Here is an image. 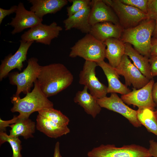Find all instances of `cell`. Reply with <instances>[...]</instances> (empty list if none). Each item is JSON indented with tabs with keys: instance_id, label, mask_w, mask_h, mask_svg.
Wrapping results in <instances>:
<instances>
[{
	"instance_id": "obj_27",
	"label": "cell",
	"mask_w": 157,
	"mask_h": 157,
	"mask_svg": "<svg viewBox=\"0 0 157 157\" xmlns=\"http://www.w3.org/2000/svg\"><path fill=\"white\" fill-rule=\"evenodd\" d=\"M6 142L10 144L13 151L12 157H22L21 154L22 149L21 141L18 137L8 135L6 132H0V145Z\"/></svg>"
},
{
	"instance_id": "obj_2",
	"label": "cell",
	"mask_w": 157,
	"mask_h": 157,
	"mask_svg": "<svg viewBox=\"0 0 157 157\" xmlns=\"http://www.w3.org/2000/svg\"><path fill=\"white\" fill-rule=\"evenodd\" d=\"M13 106L11 111L18 112V115L22 118H29L33 113L42 109L53 108V103L50 101L41 90L37 80L34 83V87L31 92L27 93L24 97L14 94L11 98Z\"/></svg>"
},
{
	"instance_id": "obj_11",
	"label": "cell",
	"mask_w": 157,
	"mask_h": 157,
	"mask_svg": "<svg viewBox=\"0 0 157 157\" xmlns=\"http://www.w3.org/2000/svg\"><path fill=\"white\" fill-rule=\"evenodd\" d=\"M154 83V79L150 80L148 83L141 88H133L129 93L122 95L121 98L128 105H133L138 108H148L154 110L156 105L152 97V90Z\"/></svg>"
},
{
	"instance_id": "obj_21",
	"label": "cell",
	"mask_w": 157,
	"mask_h": 157,
	"mask_svg": "<svg viewBox=\"0 0 157 157\" xmlns=\"http://www.w3.org/2000/svg\"><path fill=\"white\" fill-rule=\"evenodd\" d=\"M84 86L82 91H78L74 98V101L82 107L85 111L94 119L100 112L101 108L97 101V99L88 92Z\"/></svg>"
},
{
	"instance_id": "obj_12",
	"label": "cell",
	"mask_w": 157,
	"mask_h": 157,
	"mask_svg": "<svg viewBox=\"0 0 157 157\" xmlns=\"http://www.w3.org/2000/svg\"><path fill=\"white\" fill-rule=\"evenodd\" d=\"M115 68L119 75L124 76L127 86L132 85L134 88L139 89L145 85L150 81L131 62L125 54L123 56L120 63Z\"/></svg>"
},
{
	"instance_id": "obj_25",
	"label": "cell",
	"mask_w": 157,
	"mask_h": 157,
	"mask_svg": "<svg viewBox=\"0 0 157 157\" xmlns=\"http://www.w3.org/2000/svg\"><path fill=\"white\" fill-rule=\"evenodd\" d=\"M137 117L147 130L157 136V115L155 111L148 108H138Z\"/></svg>"
},
{
	"instance_id": "obj_34",
	"label": "cell",
	"mask_w": 157,
	"mask_h": 157,
	"mask_svg": "<svg viewBox=\"0 0 157 157\" xmlns=\"http://www.w3.org/2000/svg\"><path fill=\"white\" fill-rule=\"evenodd\" d=\"M149 147L148 150L152 157H157V142L153 140L149 141Z\"/></svg>"
},
{
	"instance_id": "obj_1",
	"label": "cell",
	"mask_w": 157,
	"mask_h": 157,
	"mask_svg": "<svg viewBox=\"0 0 157 157\" xmlns=\"http://www.w3.org/2000/svg\"><path fill=\"white\" fill-rule=\"evenodd\" d=\"M73 79V75L64 65L54 63L41 66L37 80L41 90L48 98L67 88Z\"/></svg>"
},
{
	"instance_id": "obj_35",
	"label": "cell",
	"mask_w": 157,
	"mask_h": 157,
	"mask_svg": "<svg viewBox=\"0 0 157 157\" xmlns=\"http://www.w3.org/2000/svg\"><path fill=\"white\" fill-rule=\"evenodd\" d=\"M152 46L151 49L150 57L157 56V40L151 41Z\"/></svg>"
},
{
	"instance_id": "obj_20",
	"label": "cell",
	"mask_w": 157,
	"mask_h": 157,
	"mask_svg": "<svg viewBox=\"0 0 157 157\" xmlns=\"http://www.w3.org/2000/svg\"><path fill=\"white\" fill-rule=\"evenodd\" d=\"M36 120L37 129L49 137L56 138L70 132L67 126L59 125L39 114Z\"/></svg>"
},
{
	"instance_id": "obj_14",
	"label": "cell",
	"mask_w": 157,
	"mask_h": 157,
	"mask_svg": "<svg viewBox=\"0 0 157 157\" xmlns=\"http://www.w3.org/2000/svg\"><path fill=\"white\" fill-rule=\"evenodd\" d=\"M15 13V17L12 18L9 24L14 28L11 32L13 35L26 28H33L42 23L43 21V19L38 17L34 13L26 10L22 3H19Z\"/></svg>"
},
{
	"instance_id": "obj_3",
	"label": "cell",
	"mask_w": 157,
	"mask_h": 157,
	"mask_svg": "<svg viewBox=\"0 0 157 157\" xmlns=\"http://www.w3.org/2000/svg\"><path fill=\"white\" fill-rule=\"evenodd\" d=\"M155 25V20H144L137 26L124 30L120 39L129 43L142 55L149 58L152 46L151 36Z\"/></svg>"
},
{
	"instance_id": "obj_13",
	"label": "cell",
	"mask_w": 157,
	"mask_h": 157,
	"mask_svg": "<svg viewBox=\"0 0 157 157\" xmlns=\"http://www.w3.org/2000/svg\"><path fill=\"white\" fill-rule=\"evenodd\" d=\"M20 46L13 55L10 53L1 60L0 65V81L8 76L10 72L15 69L21 71L23 67V63L26 60L28 49L34 41H20Z\"/></svg>"
},
{
	"instance_id": "obj_17",
	"label": "cell",
	"mask_w": 157,
	"mask_h": 157,
	"mask_svg": "<svg viewBox=\"0 0 157 157\" xmlns=\"http://www.w3.org/2000/svg\"><path fill=\"white\" fill-rule=\"evenodd\" d=\"M124 30L120 25L104 22L92 26L89 33L97 39L104 42L109 38L120 39Z\"/></svg>"
},
{
	"instance_id": "obj_36",
	"label": "cell",
	"mask_w": 157,
	"mask_h": 157,
	"mask_svg": "<svg viewBox=\"0 0 157 157\" xmlns=\"http://www.w3.org/2000/svg\"><path fill=\"white\" fill-rule=\"evenodd\" d=\"M152 94L153 101L157 105V81L153 85Z\"/></svg>"
},
{
	"instance_id": "obj_39",
	"label": "cell",
	"mask_w": 157,
	"mask_h": 157,
	"mask_svg": "<svg viewBox=\"0 0 157 157\" xmlns=\"http://www.w3.org/2000/svg\"><path fill=\"white\" fill-rule=\"evenodd\" d=\"M155 111V112H156V114L157 115V105L156 106V109Z\"/></svg>"
},
{
	"instance_id": "obj_32",
	"label": "cell",
	"mask_w": 157,
	"mask_h": 157,
	"mask_svg": "<svg viewBox=\"0 0 157 157\" xmlns=\"http://www.w3.org/2000/svg\"><path fill=\"white\" fill-rule=\"evenodd\" d=\"M149 60L151 74L153 78L157 76V56L150 57Z\"/></svg>"
},
{
	"instance_id": "obj_31",
	"label": "cell",
	"mask_w": 157,
	"mask_h": 157,
	"mask_svg": "<svg viewBox=\"0 0 157 157\" xmlns=\"http://www.w3.org/2000/svg\"><path fill=\"white\" fill-rule=\"evenodd\" d=\"M17 7V6L14 5L11 6L9 9L8 10L0 8V24H1L3 20L6 16L15 13Z\"/></svg>"
},
{
	"instance_id": "obj_23",
	"label": "cell",
	"mask_w": 157,
	"mask_h": 157,
	"mask_svg": "<svg viewBox=\"0 0 157 157\" xmlns=\"http://www.w3.org/2000/svg\"><path fill=\"white\" fill-rule=\"evenodd\" d=\"M125 47L124 54L132 60L134 65L149 80L153 79L150 71L149 58L140 54L130 44L125 43Z\"/></svg>"
},
{
	"instance_id": "obj_22",
	"label": "cell",
	"mask_w": 157,
	"mask_h": 157,
	"mask_svg": "<svg viewBox=\"0 0 157 157\" xmlns=\"http://www.w3.org/2000/svg\"><path fill=\"white\" fill-rule=\"evenodd\" d=\"M104 43L107 47L105 58L108 60L109 64L115 68L119 65L124 54L125 43L120 39L114 38L108 39Z\"/></svg>"
},
{
	"instance_id": "obj_15",
	"label": "cell",
	"mask_w": 157,
	"mask_h": 157,
	"mask_svg": "<svg viewBox=\"0 0 157 157\" xmlns=\"http://www.w3.org/2000/svg\"><path fill=\"white\" fill-rule=\"evenodd\" d=\"M89 18L91 26L104 22L120 25L119 19L114 11L103 0H92Z\"/></svg>"
},
{
	"instance_id": "obj_18",
	"label": "cell",
	"mask_w": 157,
	"mask_h": 157,
	"mask_svg": "<svg viewBox=\"0 0 157 157\" xmlns=\"http://www.w3.org/2000/svg\"><path fill=\"white\" fill-rule=\"evenodd\" d=\"M32 6L30 10L40 18L42 19L45 15L54 14L60 10L67 4L66 0H29Z\"/></svg>"
},
{
	"instance_id": "obj_8",
	"label": "cell",
	"mask_w": 157,
	"mask_h": 157,
	"mask_svg": "<svg viewBox=\"0 0 157 157\" xmlns=\"http://www.w3.org/2000/svg\"><path fill=\"white\" fill-rule=\"evenodd\" d=\"M98 66L95 62L85 60L79 74V83L86 86L95 98L99 99L106 96L107 87L100 82L96 76L95 69Z\"/></svg>"
},
{
	"instance_id": "obj_30",
	"label": "cell",
	"mask_w": 157,
	"mask_h": 157,
	"mask_svg": "<svg viewBox=\"0 0 157 157\" xmlns=\"http://www.w3.org/2000/svg\"><path fill=\"white\" fill-rule=\"evenodd\" d=\"M147 15L148 19L157 21V0H148Z\"/></svg>"
},
{
	"instance_id": "obj_29",
	"label": "cell",
	"mask_w": 157,
	"mask_h": 157,
	"mask_svg": "<svg viewBox=\"0 0 157 157\" xmlns=\"http://www.w3.org/2000/svg\"><path fill=\"white\" fill-rule=\"evenodd\" d=\"M123 3L137 8L145 13H147L148 0H120Z\"/></svg>"
},
{
	"instance_id": "obj_9",
	"label": "cell",
	"mask_w": 157,
	"mask_h": 157,
	"mask_svg": "<svg viewBox=\"0 0 157 157\" xmlns=\"http://www.w3.org/2000/svg\"><path fill=\"white\" fill-rule=\"evenodd\" d=\"M63 28L53 22L49 25L42 23L30 28L21 35V40L25 41H34L49 45L53 39L57 38Z\"/></svg>"
},
{
	"instance_id": "obj_24",
	"label": "cell",
	"mask_w": 157,
	"mask_h": 157,
	"mask_svg": "<svg viewBox=\"0 0 157 157\" xmlns=\"http://www.w3.org/2000/svg\"><path fill=\"white\" fill-rule=\"evenodd\" d=\"M17 116L16 122L10 125V135L15 137L22 136L25 139L33 137L35 131V123L28 118H22Z\"/></svg>"
},
{
	"instance_id": "obj_38",
	"label": "cell",
	"mask_w": 157,
	"mask_h": 157,
	"mask_svg": "<svg viewBox=\"0 0 157 157\" xmlns=\"http://www.w3.org/2000/svg\"><path fill=\"white\" fill-rule=\"evenodd\" d=\"M153 34L154 35V40H157V21H155V28Z\"/></svg>"
},
{
	"instance_id": "obj_33",
	"label": "cell",
	"mask_w": 157,
	"mask_h": 157,
	"mask_svg": "<svg viewBox=\"0 0 157 157\" xmlns=\"http://www.w3.org/2000/svg\"><path fill=\"white\" fill-rule=\"evenodd\" d=\"M17 119V116H14L11 119L5 121L0 119V132H6V128L10 125L15 123Z\"/></svg>"
},
{
	"instance_id": "obj_26",
	"label": "cell",
	"mask_w": 157,
	"mask_h": 157,
	"mask_svg": "<svg viewBox=\"0 0 157 157\" xmlns=\"http://www.w3.org/2000/svg\"><path fill=\"white\" fill-rule=\"evenodd\" d=\"M38 114L53 122L62 126H67L70 120L60 110L53 108H45L38 112Z\"/></svg>"
},
{
	"instance_id": "obj_7",
	"label": "cell",
	"mask_w": 157,
	"mask_h": 157,
	"mask_svg": "<svg viewBox=\"0 0 157 157\" xmlns=\"http://www.w3.org/2000/svg\"><path fill=\"white\" fill-rule=\"evenodd\" d=\"M103 1L114 11L119 24L124 30L134 27L148 19L147 14L137 8L123 3L120 0Z\"/></svg>"
},
{
	"instance_id": "obj_19",
	"label": "cell",
	"mask_w": 157,
	"mask_h": 157,
	"mask_svg": "<svg viewBox=\"0 0 157 157\" xmlns=\"http://www.w3.org/2000/svg\"><path fill=\"white\" fill-rule=\"evenodd\" d=\"M91 5L64 20L63 23L65 30L75 28L83 33H89L91 27L89 22Z\"/></svg>"
},
{
	"instance_id": "obj_28",
	"label": "cell",
	"mask_w": 157,
	"mask_h": 157,
	"mask_svg": "<svg viewBox=\"0 0 157 157\" xmlns=\"http://www.w3.org/2000/svg\"><path fill=\"white\" fill-rule=\"evenodd\" d=\"M72 5L67 8V15L70 17L84 8L90 5L91 1L90 0H71Z\"/></svg>"
},
{
	"instance_id": "obj_16",
	"label": "cell",
	"mask_w": 157,
	"mask_h": 157,
	"mask_svg": "<svg viewBox=\"0 0 157 157\" xmlns=\"http://www.w3.org/2000/svg\"><path fill=\"white\" fill-rule=\"evenodd\" d=\"M102 69L108 82V93H119L124 95L131 91L127 86L123 84L119 79V75L115 68L103 60L97 63Z\"/></svg>"
},
{
	"instance_id": "obj_37",
	"label": "cell",
	"mask_w": 157,
	"mask_h": 157,
	"mask_svg": "<svg viewBox=\"0 0 157 157\" xmlns=\"http://www.w3.org/2000/svg\"><path fill=\"white\" fill-rule=\"evenodd\" d=\"M53 157H62L60 152V143L58 141L55 145Z\"/></svg>"
},
{
	"instance_id": "obj_10",
	"label": "cell",
	"mask_w": 157,
	"mask_h": 157,
	"mask_svg": "<svg viewBox=\"0 0 157 157\" xmlns=\"http://www.w3.org/2000/svg\"><path fill=\"white\" fill-rule=\"evenodd\" d=\"M97 101L102 108L117 113L126 118L134 127L138 128L141 124L138 119L137 110L126 105L116 93H111L109 97L97 99Z\"/></svg>"
},
{
	"instance_id": "obj_4",
	"label": "cell",
	"mask_w": 157,
	"mask_h": 157,
	"mask_svg": "<svg viewBox=\"0 0 157 157\" xmlns=\"http://www.w3.org/2000/svg\"><path fill=\"white\" fill-rule=\"evenodd\" d=\"M106 45L104 42L96 39L89 33L86 34L71 48L69 56H77L85 60L97 63L104 60Z\"/></svg>"
},
{
	"instance_id": "obj_6",
	"label": "cell",
	"mask_w": 157,
	"mask_h": 157,
	"mask_svg": "<svg viewBox=\"0 0 157 157\" xmlns=\"http://www.w3.org/2000/svg\"><path fill=\"white\" fill-rule=\"evenodd\" d=\"M38 61L37 58L31 57L28 59L27 65L22 72H14L9 74L10 83L17 86L15 95L19 96L22 92L26 94L30 92L40 71L41 66Z\"/></svg>"
},
{
	"instance_id": "obj_5",
	"label": "cell",
	"mask_w": 157,
	"mask_h": 157,
	"mask_svg": "<svg viewBox=\"0 0 157 157\" xmlns=\"http://www.w3.org/2000/svg\"><path fill=\"white\" fill-rule=\"evenodd\" d=\"M88 157H152L148 149L136 144L117 147L113 144H101L87 153Z\"/></svg>"
}]
</instances>
